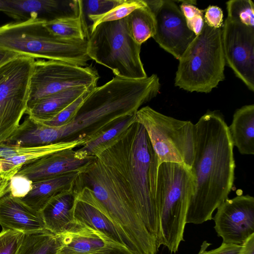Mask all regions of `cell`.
<instances>
[{
    "instance_id": "cell-1",
    "label": "cell",
    "mask_w": 254,
    "mask_h": 254,
    "mask_svg": "<svg viewBox=\"0 0 254 254\" xmlns=\"http://www.w3.org/2000/svg\"><path fill=\"white\" fill-rule=\"evenodd\" d=\"M159 165L145 128L135 121L117 143L79 173L72 190L77 200L104 214L125 241H138L148 230L159 248Z\"/></svg>"
},
{
    "instance_id": "cell-2",
    "label": "cell",
    "mask_w": 254,
    "mask_h": 254,
    "mask_svg": "<svg viewBox=\"0 0 254 254\" xmlns=\"http://www.w3.org/2000/svg\"><path fill=\"white\" fill-rule=\"evenodd\" d=\"M195 149L191 171L195 190L186 223L202 224L212 219L214 211L233 188L235 162L228 126L218 111H208L194 124Z\"/></svg>"
},
{
    "instance_id": "cell-3",
    "label": "cell",
    "mask_w": 254,
    "mask_h": 254,
    "mask_svg": "<svg viewBox=\"0 0 254 254\" xmlns=\"http://www.w3.org/2000/svg\"><path fill=\"white\" fill-rule=\"evenodd\" d=\"M160 88L156 74L138 79L113 77L90 92L71 123L57 127L59 142L93 139L121 118L135 114Z\"/></svg>"
},
{
    "instance_id": "cell-4",
    "label": "cell",
    "mask_w": 254,
    "mask_h": 254,
    "mask_svg": "<svg viewBox=\"0 0 254 254\" xmlns=\"http://www.w3.org/2000/svg\"><path fill=\"white\" fill-rule=\"evenodd\" d=\"M45 21L29 19L0 26V49L35 59L60 61L86 66L90 58L87 40L63 38L52 33Z\"/></svg>"
},
{
    "instance_id": "cell-5",
    "label": "cell",
    "mask_w": 254,
    "mask_h": 254,
    "mask_svg": "<svg viewBox=\"0 0 254 254\" xmlns=\"http://www.w3.org/2000/svg\"><path fill=\"white\" fill-rule=\"evenodd\" d=\"M195 190L191 169L184 165L164 162L157 173L156 201L159 214L160 239L171 253H176L182 241L189 204Z\"/></svg>"
},
{
    "instance_id": "cell-6",
    "label": "cell",
    "mask_w": 254,
    "mask_h": 254,
    "mask_svg": "<svg viewBox=\"0 0 254 254\" xmlns=\"http://www.w3.org/2000/svg\"><path fill=\"white\" fill-rule=\"evenodd\" d=\"M178 60L175 85L190 92H210L225 78L222 29L204 23Z\"/></svg>"
},
{
    "instance_id": "cell-7",
    "label": "cell",
    "mask_w": 254,
    "mask_h": 254,
    "mask_svg": "<svg viewBox=\"0 0 254 254\" xmlns=\"http://www.w3.org/2000/svg\"><path fill=\"white\" fill-rule=\"evenodd\" d=\"M87 40L90 59L111 69L116 76L132 79L147 77L140 58L141 45L129 34L126 17L99 24Z\"/></svg>"
},
{
    "instance_id": "cell-8",
    "label": "cell",
    "mask_w": 254,
    "mask_h": 254,
    "mask_svg": "<svg viewBox=\"0 0 254 254\" xmlns=\"http://www.w3.org/2000/svg\"><path fill=\"white\" fill-rule=\"evenodd\" d=\"M145 128L159 160L182 164L191 169L195 149L194 125L162 114L149 106L135 114Z\"/></svg>"
},
{
    "instance_id": "cell-9",
    "label": "cell",
    "mask_w": 254,
    "mask_h": 254,
    "mask_svg": "<svg viewBox=\"0 0 254 254\" xmlns=\"http://www.w3.org/2000/svg\"><path fill=\"white\" fill-rule=\"evenodd\" d=\"M35 61L16 55L0 64V144L14 132L26 112Z\"/></svg>"
},
{
    "instance_id": "cell-10",
    "label": "cell",
    "mask_w": 254,
    "mask_h": 254,
    "mask_svg": "<svg viewBox=\"0 0 254 254\" xmlns=\"http://www.w3.org/2000/svg\"><path fill=\"white\" fill-rule=\"evenodd\" d=\"M99 78L98 72L91 65L35 60L30 78L27 108L44 98L70 88L97 86Z\"/></svg>"
},
{
    "instance_id": "cell-11",
    "label": "cell",
    "mask_w": 254,
    "mask_h": 254,
    "mask_svg": "<svg viewBox=\"0 0 254 254\" xmlns=\"http://www.w3.org/2000/svg\"><path fill=\"white\" fill-rule=\"evenodd\" d=\"M144 0L155 18L156 30L152 38L179 60L196 37L188 27L180 7L172 0Z\"/></svg>"
},
{
    "instance_id": "cell-12",
    "label": "cell",
    "mask_w": 254,
    "mask_h": 254,
    "mask_svg": "<svg viewBox=\"0 0 254 254\" xmlns=\"http://www.w3.org/2000/svg\"><path fill=\"white\" fill-rule=\"evenodd\" d=\"M226 64L254 91V28L227 18L222 29Z\"/></svg>"
},
{
    "instance_id": "cell-13",
    "label": "cell",
    "mask_w": 254,
    "mask_h": 254,
    "mask_svg": "<svg viewBox=\"0 0 254 254\" xmlns=\"http://www.w3.org/2000/svg\"><path fill=\"white\" fill-rule=\"evenodd\" d=\"M213 220L223 242L241 245L254 234V197L241 194L228 198L217 208Z\"/></svg>"
},
{
    "instance_id": "cell-14",
    "label": "cell",
    "mask_w": 254,
    "mask_h": 254,
    "mask_svg": "<svg viewBox=\"0 0 254 254\" xmlns=\"http://www.w3.org/2000/svg\"><path fill=\"white\" fill-rule=\"evenodd\" d=\"M74 148L59 151L23 165L17 173L33 182L82 172L95 157L82 159L75 157Z\"/></svg>"
},
{
    "instance_id": "cell-15",
    "label": "cell",
    "mask_w": 254,
    "mask_h": 254,
    "mask_svg": "<svg viewBox=\"0 0 254 254\" xmlns=\"http://www.w3.org/2000/svg\"><path fill=\"white\" fill-rule=\"evenodd\" d=\"M85 142L84 140H76L29 147L3 142L0 144V174L10 180L24 165L59 151L82 146Z\"/></svg>"
},
{
    "instance_id": "cell-16",
    "label": "cell",
    "mask_w": 254,
    "mask_h": 254,
    "mask_svg": "<svg viewBox=\"0 0 254 254\" xmlns=\"http://www.w3.org/2000/svg\"><path fill=\"white\" fill-rule=\"evenodd\" d=\"M9 16L16 21L40 19L50 21L79 15V0H8Z\"/></svg>"
},
{
    "instance_id": "cell-17",
    "label": "cell",
    "mask_w": 254,
    "mask_h": 254,
    "mask_svg": "<svg viewBox=\"0 0 254 254\" xmlns=\"http://www.w3.org/2000/svg\"><path fill=\"white\" fill-rule=\"evenodd\" d=\"M61 235L62 246L58 254H105L122 246L101 232L76 222Z\"/></svg>"
},
{
    "instance_id": "cell-18",
    "label": "cell",
    "mask_w": 254,
    "mask_h": 254,
    "mask_svg": "<svg viewBox=\"0 0 254 254\" xmlns=\"http://www.w3.org/2000/svg\"><path fill=\"white\" fill-rule=\"evenodd\" d=\"M0 225L2 229L18 231L24 234L48 231L41 212L9 192L0 198Z\"/></svg>"
},
{
    "instance_id": "cell-19",
    "label": "cell",
    "mask_w": 254,
    "mask_h": 254,
    "mask_svg": "<svg viewBox=\"0 0 254 254\" xmlns=\"http://www.w3.org/2000/svg\"><path fill=\"white\" fill-rule=\"evenodd\" d=\"M76 199L72 188L59 193L48 202L40 211L47 230L59 235L75 226L73 212Z\"/></svg>"
},
{
    "instance_id": "cell-20",
    "label": "cell",
    "mask_w": 254,
    "mask_h": 254,
    "mask_svg": "<svg viewBox=\"0 0 254 254\" xmlns=\"http://www.w3.org/2000/svg\"><path fill=\"white\" fill-rule=\"evenodd\" d=\"M135 114L124 117L93 139L75 150L79 159L96 157L117 143L129 127L135 122Z\"/></svg>"
},
{
    "instance_id": "cell-21",
    "label": "cell",
    "mask_w": 254,
    "mask_h": 254,
    "mask_svg": "<svg viewBox=\"0 0 254 254\" xmlns=\"http://www.w3.org/2000/svg\"><path fill=\"white\" fill-rule=\"evenodd\" d=\"M93 87L96 86L72 87L50 95L28 108L25 114L38 123L49 120Z\"/></svg>"
},
{
    "instance_id": "cell-22",
    "label": "cell",
    "mask_w": 254,
    "mask_h": 254,
    "mask_svg": "<svg viewBox=\"0 0 254 254\" xmlns=\"http://www.w3.org/2000/svg\"><path fill=\"white\" fill-rule=\"evenodd\" d=\"M78 174V172L71 173L33 182L31 190L21 199L32 208L40 212L56 195L72 189Z\"/></svg>"
},
{
    "instance_id": "cell-23",
    "label": "cell",
    "mask_w": 254,
    "mask_h": 254,
    "mask_svg": "<svg viewBox=\"0 0 254 254\" xmlns=\"http://www.w3.org/2000/svg\"><path fill=\"white\" fill-rule=\"evenodd\" d=\"M228 130L233 146L241 154H254V104L244 106L235 111Z\"/></svg>"
},
{
    "instance_id": "cell-24",
    "label": "cell",
    "mask_w": 254,
    "mask_h": 254,
    "mask_svg": "<svg viewBox=\"0 0 254 254\" xmlns=\"http://www.w3.org/2000/svg\"><path fill=\"white\" fill-rule=\"evenodd\" d=\"M73 213L74 220L76 223L99 231L116 243L126 246L115 225L95 207L76 199Z\"/></svg>"
},
{
    "instance_id": "cell-25",
    "label": "cell",
    "mask_w": 254,
    "mask_h": 254,
    "mask_svg": "<svg viewBox=\"0 0 254 254\" xmlns=\"http://www.w3.org/2000/svg\"><path fill=\"white\" fill-rule=\"evenodd\" d=\"M126 23L129 34L138 44L141 45L156 33L155 18L147 5L132 11L126 17Z\"/></svg>"
},
{
    "instance_id": "cell-26",
    "label": "cell",
    "mask_w": 254,
    "mask_h": 254,
    "mask_svg": "<svg viewBox=\"0 0 254 254\" xmlns=\"http://www.w3.org/2000/svg\"><path fill=\"white\" fill-rule=\"evenodd\" d=\"M61 246V234L48 231L24 234L15 254H58Z\"/></svg>"
},
{
    "instance_id": "cell-27",
    "label": "cell",
    "mask_w": 254,
    "mask_h": 254,
    "mask_svg": "<svg viewBox=\"0 0 254 254\" xmlns=\"http://www.w3.org/2000/svg\"><path fill=\"white\" fill-rule=\"evenodd\" d=\"M45 26L53 34L65 39L87 40L89 34L80 12L76 17L60 18L46 22Z\"/></svg>"
},
{
    "instance_id": "cell-28",
    "label": "cell",
    "mask_w": 254,
    "mask_h": 254,
    "mask_svg": "<svg viewBox=\"0 0 254 254\" xmlns=\"http://www.w3.org/2000/svg\"><path fill=\"white\" fill-rule=\"evenodd\" d=\"M146 5L144 0H125L122 3L104 14L90 16L87 22L88 28V22H90L89 33L101 23L123 19L135 9Z\"/></svg>"
},
{
    "instance_id": "cell-29",
    "label": "cell",
    "mask_w": 254,
    "mask_h": 254,
    "mask_svg": "<svg viewBox=\"0 0 254 254\" xmlns=\"http://www.w3.org/2000/svg\"><path fill=\"white\" fill-rule=\"evenodd\" d=\"M226 6L228 18L254 28V4L251 0H231Z\"/></svg>"
},
{
    "instance_id": "cell-30",
    "label": "cell",
    "mask_w": 254,
    "mask_h": 254,
    "mask_svg": "<svg viewBox=\"0 0 254 254\" xmlns=\"http://www.w3.org/2000/svg\"><path fill=\"white\" fill-rule=\"evenodd\" d=\"M95 87L89 88L74 101L52 119L40 123L55 127H63L69 125L74 119L79 109L88 95Z\"/></svg>"
},
{
    "instance_id": "cell-31",
    "label": "cell",
    "mask_w": 254,
    "mask_h": 254,
    "mask_svg": "<svg viewBox=\"0 0 254 254\" xmlns=\"http://www.w3.org/2000/svg\"><path fill=\"white\" fill-rule=\"evenodd\" d=\"M125 0H79L80 13L87 27L89 16L104 14ZM89 32V31H88Z\"/></svg>"
},
{
    "instance_id": "cell-32",
    "label": "cell",
    "mask_w": 254,
    "mask_h": 254,
    "mask_svg": "<svg viewBox=\"0 0 254 254\" xmlns=\"http://www.w3.org/2000/svg\"><path fill=\"white\" fill-rule=\"evenodd\" d=\"M180 2L182 3L180 8L185 18L188 27L196 36L198 35L201 31L204 24L203 11L194 5L195 1Z\"/></svg>"
},
{
    "instance_id": "cell-33",
    "label": "cell",
    "mask_w": 254,
    "mask_h": 254,
    "mask_svg": "<svg viewBox=\"0 0 254 254\" xmlns=\"http://www.w3.org/2000/svg\"><path fill=\"white\" fill-rule=\"evenodd\" d=\"M24 234L10 229L0 232V254H15Z\"/></svg>"
},
{
    "instance_id": "cell-34",
    "label": "cell",
    "mask_w": 254,
    "mask_h": 254,
    "mask_svg": "<svg viewBox=\"0 0 254 254\" xmlns=\"http://www.w3.org/2000/svg\"><path fill=\"white\" fill-rule=\"evenodd\" d=\"M33 182L24 176L15 174L10 180L9 193L15 197L22 198L31 190Z\"/></svg>"
},
{
    "instance_id": "cell-35",
    "label": "cell",
    "mask_w": 254,
    "mask_h": 254,
    "mask_svg": "<svg viewBox=\"0 0 254 254\" xmlns=\"http://www.w3.org/2000/svg\"><path fill=\"white\" fill-rule=\"evenodd\" d=\"M204 23L213 28H221L223 25V13L222 9L215 5H210L205 10Z\"/></svg>"
},
{
    "instance_id": "cell-36",
    "label": "cell",
    "mask_w": 254,
    "mask_h": 254,
    "mask_svg": "<svg viewBox=\"0 0 254 254\" xmlns=\"http://www.w3.org/2000/svg\"><path fill=\"white\" fill-rule=\"evenodd\" d=\"M242 245L223 242L218 248L206 251L204 254H240Z\"/></svg>"
},
{
    "instance_id": "cell-37",
    "label": "cell",
    "mask_w": 254,
    "mask_h": 254,
    "mask_svg": "<svg viewBox=\"0 0 254 254\" xmlns=\"http://www.w3.org/2000/svg\"><path fill=\"white\" fill-rule=\"evenodd\" d=\"M241 245L242 248L240 254H254V234L251 235Z\"/></svg>"
},
{
    "instance_id": "cell-38",
    "label": "cell",
    "mask_w": 254,
    "mask_h": 254,
    "mask_svg": "<svg viewBox=\"0 0 254 254\" xmlns=\"http://www.w3.org/2000/svg\"><path fill=\"white\" fill-rule=\"evenodd\" d=\"M9 181L0 174V198L9 192Z\"/></svg>"
},
{
    "instance_id": "cell-39",
    "label": "cell",
    "mask_w": 254,
    "mask_h": 254,
    "mask_svg": "<svg viewBox=\"0 0 254 254\" xmlns=\"http://www.w3.org/2000/svg\"><path fill=\"white\" fill-rule=\"evenodd\" d=\"M105 254H135L127 247L122 245L118 246Z\"/></svg>"
},
{
    "instance_id": "cell-40",
    "label": "cell",
    "mask_w": 254,
    "mask_h": 254,
    "mask_svg": "<svg viewBox=\"0 0 254 254\" xmlns=\"http://www.w3.org/2000/svg\"><path fill=\"white\" fill-rule=\"evenodd\" d=\"M16 55H18L0 49V64Z\"/></svg>"
},
{
    "instance_id": "cell-41",
    "label": "cell",
    "mask_w": 254,
    "mask_h": 254,
    "mask_svg": "<svg viewBox=\"0 0 254 254\" xmlns=\"http://www.w3.org/2000/svg\"><path fill=\"white\" fill-rule=\"evenodd\" d=\"M0 11H2L9 16L11 9L8 0H0Z\"/></svg>"
},
{
    "instance_id": "cell-42",
    "label": "cell",
    "mask_w": 254,
    "mask_h": 254,
    "mask_svg": "<svg viewBox=\"0 0 254 254\" xmlns=\"http://www.w3.org/2000/svg\"><path fill=\"white\" fill-rule=\"evenodd\" d=\"M211 245V244L210 243H208L206 241H203L200 246V250L197 254H204L206 251V249Z\"/></svg>"
}]
</instances>
